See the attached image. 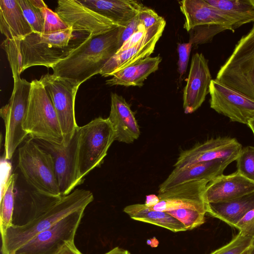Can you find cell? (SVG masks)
<instances>
[{
  "mask_svg": "<svg viewBox=\"0 0 254 254\" xmlns=\"http://www.w3.org/2000/svg\"><path fill=\"white\" fill-rule=\"evenodd\" d=\"M119 27L107 33L88 36L64 59L53 66V74L81 85L99 74L119 49Z\"/></svg>",
  "mask_w": 254,
  "mask_h": 254,
  "instance_id": "6da1fadb",
  "label": "cell"
},
{
  "mask_svg": "<svg viewBox=\"0 0 254 254\" xmlns=\"http://www.w3.org/2000/svg\"><path fill=\"white\" fill-rule=\"evenodd\" d=\"M89 190L76 189L69 194L54 199L39 215L23 225L12 224L1 237V254H13L37 234L48 229L63 218L93 201Z\"/></svg>",
  "mask_w": 254,
  "mask_h": 254,
  "instance_id": "7a4b0ae2",
  "label": "cell"
},
{
  "mask_svg": "<svg viewBox=\"0 0 254 254\" xmlns=\"http://www.w3.org/2000/svg\"><path fill=\"white\" fill-rule=\"evenodd\" d=\"M209 183L206 180L182 184L158 193L159 202L150 207L164 211L191 230L205 223L207 213L203 194Z\"/></svg>",
  "mask_w": 254,
  "mask_h": 254,
  "instance_id": "3957f363",
  "label": "cell"
},
{
  "mask_svg": "<svg viewBox=\"0 0 254 254\" xmlns=\"http://www.w3.org/2000/svg\"><path fill=\"white\" fill-rule=\"evenodd\" d=\"M72 29L45 34L32 32L21 40L22 71L33 66L52 68L66 58L84 40H77ZM79 33V32H78Z\"/></svg>",
  "mask_w": 254,
  "mask_h": 254,
  "instance_id": "277c9868",
  "label": "cell"
},
{
  "mask_svg": "<svg viewBox=\"0 0 254 254\" xmlns=\"http://www.w3.org/2000/svg\"><path fill=\"white\" fill-rule=\"evenodd\" d=\"M23 128L32 139L64 144V137L53 103L39 80L31 82Z\"/></svg>",
  "mask_w": 254,
  "mask_h": 254,
  "instance_id": "5b68a950",
  "label": "cell"
},
{
  "mask_svg": "<svg viewBox=\"0 0 254 254\" xmlns=\"http://www.w3.org/2000/svg\"><path fill=\"white\" fill-rule=\"evenodd\" d=\"M18 166L26 182L39 194L61 197L51 155L30 138L18 149Z\"/></svg>",
  "mask_w": 254,
  "mask_h": 254,
  "instance_id": "8992f818",
  "label": "cell"
},
{
  "mask_svg": "<svg viewBox=\"0 0 254 254\" xmlns=\"http://www.w3.org/2000/svg\"><path fill=\"white\" fill-rule=\"evenodd\" d=\"M77 167L80 180L101 165L116 133L108 118H96L78 128Z\"/></svg>",
  "mask_w": 254,
  "mask_h": 254,
  "instance_id": "52a82bcc",
  "label": "cell"
},
{
  "mask_svg": "<svg viewBox=\"0 0 254 254\" xmlns=\"http://www.w3.org/2000/svg\"><path fill=\"white\" fill-rule=\"evenodd\" d=\"M243 36L225 63L216 79L254 100V23Z\"/></svg>",
  "mask_w": 254,
  "mask_h": 254,
  "instance_id": "ba28073f",
  "label": "cell"
},
{
  "mask_svg": "<svg viewBox=\"0 0 254 254\" xmlns=\"http://www.w3.org/2000/svg\"><path fill=\"white\" fill-rule=\"evenodd\" d=\"M31 82L19 78L14 81L13 89L7 104L0 110L5 127L4 157L10 160L28 134L23 128L27 113Z\"/></svg>",
  "mask_w": 254,
  "mask_h": 254,
  "instance_id": "9c48e42d",
  "label": "cell"
},
{
  "mask_svg": "<svg viewBox=\"0 0 254 254\" xmlns=\"http://www.w3.org/2000/svg\"><path fill=\"white\" fill-rule=\"evenodd\" d=\"M39 80L44 86L56 111L67 145L78 127L75 117V100L80 85L76 82L56 75L47 73Z\"/></svg>",
  "mask_w": 254,
  "mask_h": 254,
  "instance_id": "30bf717a",
  "label": "cell"
},
{
  "mask_svg": "<svg viewBox=\"0 0 254 254\" xmlns=\"http://www.w3.org/2000/svg\"><path fill=\"white\" fill-rule=\"evenodd\" d=\"M85 209H78L63 218L37 234L13 254H57L66 243L74 241Z\"/></svg>",
  "mask_w": 254,
  "mask_h": 254,
  "instance_id": "8fae6325",
  "label": "cell"
},
{
  "mask_svg": "<svg viewBox=\"0 0 254 254\" xmlns=\"http://www.w3.org/2000/svg\"><path fill=\"white\" fill-rule=\"evenodd\" d=\"M78 128L66 146L34 139L52 157L61 196L69 194L83 181L79 177L77 167Z\"/></svg>",
  "mask_w": 254,
  "mask_h": 254,
  "instance_id": "7c38bea8",
  "label": "cell"
},
{
  "mask_svg": "<svg viewBox=\"0 0 254 254\" xmlns=\"http://www.w3.org/2000/svg\"><path fill=\"white\" fill-rule=\"evenodd\" d=\"M55 12L74 31L90 36L102 35L118 27L110 19L82 4L77 0H59Z\"/></svg>",
  "mask_w": 254,
  "mask_h": 254,
  "instance_id": "4fadbf2b",
  "label": "cell"
},
{
  "mask_svg": "<svg viewBox=\"0 0 254 254\" xmlns=\"http://www.w3.org/2000/svg\"><path fill=\"white\" fill-rule=\"evenodd\" d=\"M210 106L231 122L247 125L254 118V100L248 96L212 79L209 89Z\"/></svg>",
  "mask_w": 254,
  "mask_h": 254,
  "instance_id": "5bb4252c",
  "label": "cell"
},
{
  "mask_svg": "<svg viewBox=\"0 0 254 254\" xmlns=\"http://www.w3.org/2000/svg\"><path fill=\"white\" fill-rule=\"evenodd\" d=\"M242 148V144L235 138H211L182 152L174 166L183 169L197 163L217 159L232 163L236 160Z\"/></svg>",
  "mask_w": 254,
  "mask_h": 254,
  "instance_id": "9a60e30c",
  "label": "cell"
},
{
  "mask_svg": "<svg viewBox=\"0 0 254 254\" xmlns=\"http://www.w3.org/2000/svg\"><path fill=\"white\" fill-rule=\"evenodd\" d=\"M166 25L163 18L159 22L147 29L140 41L133 47L116 53L104 65L99 74L103 77L113 76L125 68L150 57L161 37Z\"/></svg>",
  "mask_w": 254,
  "mask_h": 254,
  "instance_id": "2e32d148",
  "label": "cell"
},
{
  "mask_svg": "<svg viewBox=\"0 0 254 254\" xmlns=\"http://www.w3.org/2000/svg\"><path fill=\"white\" fill-rule=\"evenodd\" d=\"M179 2L185 17L184 28L188 32L197 26L220 25L234 33L241 26L233 16L210 5L205 0H183Z\"/></svg>",
  "mask_w": 254,
  "mask_h": 254,
  "instance_id": "e0dca14e",
  "label": "cell"
},
{
  "mask_svg": "<svg viewBox=\"0 0 254 254\" xmlns=\"http://www.w3.org/2000/svg\"><path fill=\"white\" fill-rule=\"evenodd\" d=\"M212 79L208 61L202 54H194L191 59L187 82L184 90L185 113H192L201 106L209 93Z\"/></svg>",
  "mask_w": 254,
  "mask_h": 254,
  "instance_id": "ac0fdd59",
  "label": "cell"
},
{
  "mask_svg": "<svg viewBox=\"0 0 254 254\" xmlns=\"http://www.w3.org/2000/svg\"><path fill=\"white\" fill-rule=\"evenodd\" d=\"M254 191V183L237 171L221 175L207 185L203 194L205 203L231 200Z\"/></svg>",
  "mask_w": 254,
  "mask_h": 254,
  "instance_id": "d6986e66",
  "label": "cell"
},
{
  "mask_svg": "<svg viewBox=\"0 0 254 254\" xmlns=\"http://www.w3.org/2000/svg\"><path fill=\"white\" fill-rule=\"evenodd\" d=\"M230 162L217 159L201 162L183 169L175 168L160 185L158 193L186 183L206 180L209 182L223 174Z\"/></svg>",
  "mask_w": 254,
  "mask_h": 254,
  "instance_id": "ffe728a7",
  "label": "cell"
},
{
  "mask_svg": "<svg viewBox=\"0 0 254 254\" xmlns=\"http://www.w3.org/2000/svg\"><path fill=\"white\" fill-rule=\"evenodd\" d=\"M108 118L115 130L116 140L129 144L139 137L140 131L137 122L122 96L111 93V110Z\"/></svg>",
  "mask_w": 254,
  "mask_h": 254,
  "instance_id": "44dd1931",
  "label": "cell"
},
{
  "mask_svg": "<svg viewBox=\"0 0 254 254\" xmlns=\"http://www.w3.org/2000/svg\"><path fill=\"white\" fill-rule=\"evenodd\" d=\"M83 5L106 17L119 26L128 24L145 6L132 0H81Z\"/></svg>",
  "mask_w": 254,
  "mask_h": 254,
  "instance_id": "7402d4cb",
  "label": "cell"
},
{
  "mask_svg": "<svg viewBox=\"0 0 254 254\" xmlns=\"http://www.w3.org/2000/svg\"><path fill=\"white\" fill-rule=\"evenodd\" d=\"M0 30L8 39H22L33 32L17 0H0Z\"/></svg>",
  "mask_w": 254,
  "mask_h": 254,
  "instance_id": "603a6c76",
  "label": "cell"
},
{
  "mask_svg": "<svg viewBox=\"0 0 254 254\" xmlns=\"http://www.w3.org/2000/svg\"><path fill=\"white\" fill-rule=\"evenodd\" d=\"M206 206L210 216L235 228L248 212L254 209V191L231 200L206 203Z\"/></svg>",
  "mask_w": 254,
  "mask_h": 254,
  "instance_id": "cb8c5ba5",
  "label": "cell"
},
{
  "mask_svg": "<svg viewBox=\"0 0 254 254\" xmlns=\"http://www.w3.org/2000/svg\"><path fill=\"white\" fill-rule=\"evenodd\" d=\"M160 56L146 57L114 74L106 84L110 85L142 87L149 75L158 70Z\"/></svg>",
  "mask_w": 254,
  "mask_h": 254,
  "instance_id": "d4e9b609",
  "label": "cell"
},
{
  "mask_svg": "<svg viewBox=\"0 0 254 254\" xmlns=\"http://www.w3.org/2000/svg\"><path fill=\"white\" fill-rule=\"evenodd\" d=\"M124 211L133 220L153 224L173 232L187 230L183 223L170 214L154 210L145 204L127 205L124 208Z\"/></svg>",
  "mask_w": 254,
  "mask_h": 254,
  "instance_id": "484cf974",
  "label": "cell"
},
{
  "mask_svg": "<svg viewBox=\"0 0 254 254\" xmlns=\"http://www.w3.org/2000/svg\"><path fill=\"white\" fill-rule=\"evenodd\" d=\"M238 20L241 26L254 23V0H205Z\"/></svg>",
  "mask_w": 254,
  "mask_h": 254,
  "instance_id": "4316f807",
  "label": "cell"
},
{
  "mask_svg": "<svg viewBox=\"0 0 254 254\" xmlns=\"http://www.w3.org/2000/svg\"><path fill=\"white\" fill-rule=\"evenodd\" d=\"M17 175L13 174L9 176L3 190L1 192L0 201V227L1 237L12 225L14 206V188Z\"/></svg>",
  "mask_w": 254,
  "mask_h": 254,
  "instance_id": "83f0119b",
  "label": "cell"
},
{
  "mask_svg": "<svg viewBox=\"0 0 254 254\" xmlns=\"http://www.w3.org/2000/svg\"><path fill=\"white\" fill-rule=\"evenodd\" d=\"M21 40L5 39L1 45L6 54L14 81L20 78V74L23 72L22 57L20 50Z\"/></svg>",
  "mask_w": 254,
  "mask_h": 254,
  "instance_id": "f1b7e54d",
  "label": "cell"
},
{
  "mask_svg": "<svg viewBox=\"0 0 254 254\" xmlns=\"http://www.w3.org/2000/svg\"><path fill=\"white\" fill-rule=\"evenodd\" d=\"M227 30H229L227 27L220 25L197 26L189 31V42L195 46L209 43L216 35Z\"/></svg>",
  "mask_w": 254,
  "mask_h": 254,
  "instance_id": "f546056e",
  "label": "cell"
},
{
  "mask_svg": "<svg viewBox=\"0 0 254 254\" xmlns=\"http://www.w3.org/2000/svg\"><path fill=\"white\" fill-rule=\"evenodd\" d=\"M17 1L33 32L42 33L44 18L41 9L34 6L30 0H17Z\"/></svg>",
  "mask_w": 254,
  "mask_h": 254,
  "instance_id": "4dcf8cb0",
  "label": "cell"
},
{
  "mask_svg": "<svg viewBox=\"0 0 254 254\" xmlns=\"http://www.w3.org/2000/svg\"><path fill=\"white\" fill-rule=\"evenodd\" d=\"M254 245V239L239 232L228 243L209 254H241Z\"/></svg>",
  "mask_w": 254,
  "mask_h": 254,
  "instance_id": "1f68e13d",
  "label": "cell"
},
{
  "mask_svg": "<svg viewBox=\"0 0 254 254\" xmlns=\"http://www.w3.org/2000/svg\"><path fill=\"white\" fill-rule=\"evenodd\" d=\"M236 161L237 171L254 183V146L243 148Z\"/></svg>",
  "mask_w": 254,
  "mask_h": 254,
  "instance_id": "d6a6232c",
  "label": "cell"
},
{
  "mask_svg": "<svg viewBox=\"0 0 254 254\" xmlns=\"http://www.w3.org/2000/svg\"><path fill=\"white\" fill-rule=\"evenodd\" d=\"M44 18L42 33L50 34L59 32L69 28L58 14L48 7L41 9Z\"/></svg>",
  "mask_w": 254,
  "mask_h": 254,
  "instance_id": "836d02e7",
  "label": "cell"
},
{
  "mask_svg": "<svg viewBox=\"0 0 254 254\" xmlns=\"http://www.w3.org/2000/svg\"><path fill=\"white\" fill-rule=\"evenodd\" d=\"M192 45L190 42L179 43L178 45L179 60L178 70L181 77L186 72Z\"/></svg>",
  "mask_w": 254,
  "mask_h": 254,
  "instance_id": "e575fe53",
  "label": "cell"
},
{
  "mask_svg": "<svg viewBox=\"0 0 254 254\" xmlns=\"http://www.w3.org/2000/svg\"><path fill=\"white\" fill-rule=\"evenodd\" d=\"M235 228L243 235L254 239V209L248 212L237 223Z\"/></svg>",
  "mask_w": 254,
  "mask_h": 254,
  "instance_id": "d590c367",
  "label": "cell"
},
{
  "mask_svg": "<svg viewBox=\"0 0 254 254\" xmlns=\"http://www.w3.org/2000/svg\"><path fill=\"white\" fill-rule=\"evenodd\" d=\"M139 22L148 29L159 22L163 17L159 16L154 10L145 6L137 15Z\"/></svg>",
  "mask_w": 254,
  "mask_h": 254,
  "instance_id": "8d00e7d4",
  "label": "cell"
},
{
  "mask_svg": "<svg viewBox=\"0 0 254 254\" xmlns=\"http://www.w3.org/2000/svg\"><path fill=\"white\" fill-rule=\"evenodd\" d=\"M137 15L126 26L119 27L118 44L119 49L132 35L139 29L140 23Z\"/></svg>",
  "mask_w": 254,
  "mask_h": 254,
  "instance_id": "74e56055",
  "label": "cell"
},
{
  "mask_svg": "<svg viewBox=\"0 0 254 254\" xmlns=\"http://www.w3.org/2000/svg\"><path fill=\"white\" fill-rule=\"evenodd\" d=\"M147 29L144 26L140 24L139 29L137 31L132 35L119 49L117 53L123 52L129 49L137 44L144 36Z\"/></svg>",
  "mask_w": 254,
  "mask_h": 254,
  "instance_id": "f35d334b",
  "label": "cell"
},
{
  "mask_svg": "<svg viewBox=\"0 0 254 254\" xmlns=\"http://www.w3.org/2000/svg\"><path fill=\"white\" fill-rule=\"evenodd\" d=\"M57 254H83L76 247L74 241L66 243Z\"/></svg>",
  "mask_w": 254,
  "mask_h": 254,
  "instance_id": "ab89813d",
  "label": "cell"
},
{
  "mask_svg": "<svg viewBox=\"0 0 254 254\" xmlns=\"http://www.w3.org/2000/svg\"><path fill=\"white\" fill-rule=\"evenodd\" d=\"M159 201L158 195L150 194L146 196L145 204L148 207H151L157 204Z\"/></svg>",
  "mask_w": 254,
  "mask_h": 254,
  "instance_id": "60d3db41",
  "label": "cell"
},
{
  "mask_svg": "<svg viewBox=\"0 0 254 254\" xmlns=\"http://www.w3.org/2000/svg\"><path fill=\"white\" fill-rule=\"evenodd\" d=\"M105 254H131L127 250L118 247H115Z\"/></svg>",
  "mask_w": 254,
  "mask_h": 254,
  "instance_id": "b9f144b4",
  "label": "cell"
},
{
  "mask_svg": "<svg viewBox=\"0 0 254 254\" xmlns=\"http://www.w3.org/2000/svg\"><path fill=\"white\" fill-rule=\"evenodd\" d=\"M30 1L34 6L40 9L48 7L44 1L42 0H30Z\"/></svg>",
  "mask_w": 254,
  "mask_h": 254,
  "instance_id": "7bdbcfd3",
  "label": "cell"
},
{
  "mask_svg": "<svg viewBox=\"0 0 254 254\" xmlns=\"http://www.w3.org/2000/svg\"><path fill=\"white\" fill-rule=\"evenodd\" d=\"M248 126L251 129L254 135V118L249 123Z\"/></svg>",
  "mask_w": 254,
  "mask_h": 254,
  "instance_id": "ee69618b",
  "label": "cell"
},
{
  "mask_svg": "<svg viewBox=\"0 0 254 254\" xmlns=\"http://www.w3.org/2000/svg\"><path fill=\"white\" fill-rule=\"evenodd\" d=\"M253 246V245L252 247H251L250 248H249V249H248L247 250H245L241 254H250Z\"/></svg>",
  "mask_w": 254,
  "mask_h": 254,
  "instance_id": "f6af8a7d",
  "label": "cell"
},
{
  "mask_svg": "<svg viewBox=\"0 0 254 254\" xmlns=\"http://www.w3.org/2000/svg\"><path fill=\"white\" fill-rule=\"evenodd\" d=\"M250 254H254V245L252 248V251Z\"/></svg>",
  "mask_w": 254,
  "mask_h": 254,
  "instance_id": "bcb514c9",
  "label": "cell"
}]
</instances>
